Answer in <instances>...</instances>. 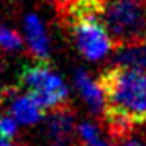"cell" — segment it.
I'll return each instance as SVG.
<instances>
[{"label":"cell","mask_w":146,"mask_h":146,"mask_svg":"<svg viewBox=\"0 0 146 146\" xmlns=\"http://www.w3.org/2000/svg\"><path fill=\"white\" fill-rule=\"evenodd\" d=\"M76 133L79 136V141L82 146H112L110 141L105 139L100 128L92 121H82L77 125Z\"/></svg>","instance_id":"10"},{"label":"cell","mask_w":146,"mask_h":146,"mask_svg":"<svg viewBox=\"0 0 146 146\" xmlns=\"http://www.w3.org/2000/svg\"><path fill=\"white\" fill-rule=\"evenodd\" d=\"M76 123L67 105L53 108L46 120V138L54 146H69L74 143Z\"/></svg>","instance_id":"5"},{"label":"cell","mask_w":146,"mask_h":146,"mask_svg":"<svg viewBox=\"0 0 146 146\" xmlns=\"http://www.w3.org/2000/svg\"><path fill=\"white\" fill-rule=\"evenodd\" d=\"M10 117L20 125H33L44 117V110L30 95H15L10 104Z\"/></svg>","instance_id":"6"},{"label":"cell","mask_w":146,"mask_h":146,"mask_svg":"<svg viewBox=\"0 0 146 146\" xmlns=\"http://www.w3.org/2000/svg\"><path fill=\"white\" fill-rule=\"evenodd\" d=\"M99 17L118 44L146 40V0H104Z\"/></svg>","instance_id":"2"},{"label":"cell","mask_w":146,"mask_h":146,"mask_svg":"<svg viewBox=\"0 0 146 146\" xmlns=\"http://www.w3.org/2000/svg\"><path fill=\"white\" fill-rule=\"evenodd\" d=\"M76 86H77L80 95L84 97L86 104L90 107L92 112L104 113L105 100H104V94H102V89H100L97 80H94L86 71L79 69L76 72Z\"/></svg>","instance_id":"9"},{"label":"cell","mask_w":146,"mask_h":146,"mask_svg":"<svg viewBox=\"0 0 146 146\" xmlns=\"http://www.w3.org/2000/svg\"><path fill=\"white\" fill-rule=\"evenodd\" d=\"M72 35L80 54L89 61H100L110 53L113 41L99 17V3L84 0L76 8Z\"/></svg>","instance_id":"3"},{"label":"cell","mask_w":146,"mask_h":146,"mask_svg":"<svg viewBox=\"0 0 146 146\" xmlns=\"http://www.w3.org/2000/svg\"><path fill=\"white\" fill-rule=\"evenodd\" d=\"M120 146H146V139L139 135H125Z\"/></svg>","instance_id":"13"},{"label":"cell","mask_w":146,"mask_h":146,"mask_svg":"<svg viewBox=\"0 0 146 146\" xmlns=\"http://www.w3.org/2000/svg\"><path fill=\"white\" fill-rule=\"evenodd\" d=\"M15 135H17V121L10 115H2L0 117V136L12 141Z\"/></svg>","instance_id":"12"},{"label":"cell","mask_w":146,"mask_h":146,"mask_svg":"<svg viewBox=\"0 0 146 146\" xmlns=\"http://www.w3.org/2000/svg\"><path fill=\"white\" fill-rule=\"evenodd\" d=\"M17 84L25 89L44 112L67 105L66 84L58 74L53 72L46 61L38 59L36 62H25L18 72Z\"/></svg>","instance_id":"4"},{"label":"cell","mask_w":146,"mask_h":146,"mask_svg":"<svg viewBox=\"0 0 146 146\" xmlns=\"http://www.w3.org/2000/svg\"><path fill=\"white\" fill-rule=\"evenodd\" d=\"M99 86L104 94L108 123L118 131L146 121V71L115 66L100 74Z\"/></svg>","instance_id":"1"},{"label":"cell","mask_w":146,"mask_h":146,"mask_svg":"<svg viewBox=\"0 0 146 146\" xmlns=\"http://www.w3.org/2000/svg\"><path fill=\"white\" fill-rule=\"evenodd\" d=\"M0 146H12V141L10 139H5L0 136Z\"/></svg>","instance_id":"14"},{"label":"cell","mask_w":146,"mask_h":146,"mask_svg":"<svg viewBox=\"0 0 146 146\" xmlns=\"http://www.w3.org/2000/svg\"><path fill=\"white\" fill-rule=\"evenodd\" d=\"M0 48L3 51H17L21 48V38L13 30L0 27Z\"/></svg>","instance_id":"11"},{"label":"cell","mask_w":146,"mask_h":146,"mask_svg":"<svg viewBox=\"0 0 146 146\" xmlns=\"http://www.w3.org/2000/svg\"><path fill=\"white\" fill-rule=\"evenodd\" d=\"M25 28H27V40H28L31 53L38 59L48 61L49 41H48V35L44 31V27L40 21V18L36 15H28L27 21H25Z\"/></svg>","instance_id":"8"},{"label":"cell","mask_w":146,"mask_h":146,"mask_svg":"<svg viewBox=\"0 0 146 146\" xmlns=\"http://www.w3.org/2000/svg\"><path fill=\"white\" fill-rule=\"evenodd\" d=\"M113 61L115 66L135 71H146V40L120 44Z\"/></svg>","instance_id":"7"}]
</instances>
